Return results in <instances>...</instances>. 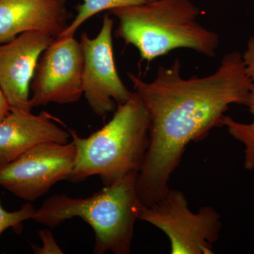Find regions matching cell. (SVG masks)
<instances>
[{
  "label": "cell",
  "instance_id": "12",
  "mask_svg": "<svg viewBox=\"0 0 254 254\" xmlns=\"http://www.w3.org/2000/svg\"><path fill=\"white\" fill-rule=\"evenodd\" d=\"M152 1L153 0H83V3L76 6V16L59 37L74 36L83 23L102 11L145 4Z\"/></svg>",
  "mask_w": 254,
  "mask_h": 254
},
{
  "label": "cell",
  "instance_id": "4",
  "mask_svg": "<svg viewBox=\"0 0 254 254\" xmlns=\"http://www.w3.org/2000/svg\"><path fill=\"white\" fill-rule=\"evenodd\" d=\"M138 174H128L87 198L50 196L35 210L32 220L53 229L81 218L94 232L93 253L131 254L135 223L143 206L136 190Z\"/></svg>",
  "mask_w": 254,
  "mask_h": 254
},
{
  "label": "cell",
  "instance_id": "11",
  "mask_svg": "<svg viewBox=\"0 0 254 254\" xmlns=\"http://www.w3.org/2000/svg\"><path fill=\"white\" fill-rule=\"evenodd\" d=\"M68 19L66 0H0V45L31 31L57 38Z\"/></svg>",
  "mask_w": 254,
  "mask_h": 254
},
{
  "label": "cell",
  "instance_id": "9",
  "mask_svg": "<svg viewBox=\"0 0 254 254\" xmlns=\"http://www.w3.org/2000/svg\"><path fill=\"white\" fill-rule=\"evenodd\" d=\"M55 38L25 32L0 45V88L11 109L31 111L30 88L40 58Z\"/></svg>",
  "mask_w": 254,
  "mask_h": 254
},
{
  "label": "cell",
  "instance_id": "10",
  "mask_svg": "<svg viewBox=\"0 0 254 254\" xmlns=\"http://www.w3.org/2000/svg\"><path fill=\"white\" fill-rule=\"evenodd\" d=\"M57 119L47 112L11 109L0 122V168L7 165L33 147L46 142L66 143L71 138Z\"/></svg>",
  "mask_w": 254,
  "mask_h": 254
},
{
  "label": "cell",
  "instance_id": "6",
  "mask_svg": "<svg viewBox=\"0 0 254 254\" xmlns=\"http://www.w3.org/2000/svg\"><path fill=\"white\" fill-rule=\"evenodd\" d=\"M76 155L73 141L40 143L0 168V186L21 199L36 201L58 182L68 180Z\"/></svg>",
  "mask_w": 254,
  "mask_h": 254
},
{
  "label": "cell",
  "instance_id": "5",
  "mask_svg": "<svg viewBox=\"0 0 254 254\" xmlns=\"http://www.w3.org/2000/svg\"><path fill=\"white\" fill-rule=\"evenodd\" d=\"M138 220L160 229L170 241L172 254H213L221 230L220 215L212 206L198 213L189 207L182 191L170 190L154 204L143 205Z\"/></svg>",
  "mask_w": 254,
  "mask_h": 254
},
{
  "label": "cell",
  "instance_id": "8",
  "mask_svg": "<svg viewBox=\"0 0 254 254\" xmlns=\"http://www.w3.org/2000/svg\"><path fill=\"white\" fill-rule=\"evenodd\" d=\"M83 66L81 43L74 36L55 38L40 58L32 80V107L78 102L83 95Z\"/></svg>",
  "mask_w": 254,
  "mask_h": 254
},
{
  "label": "cell",
  "instance_id": "14",
  "mask_svg": "<svg viewBox=\"0 0 254 254\" xmlns=\"http://www.w3.org/2000/svg\"><path fill=\"white\" fill-rule=\"evenodd\" d=\"M35 210L31 203H27L18 210L7 211L0 203V235L8 229H12L16 233H21L23 222L32 219Z\"/></svg>",
  "mask_w": 254,
  "mask_h": 254
},
{
  "label": "cell",
  "instance_id": "1",
  "mask_svg": "<svg viewBox=\"0 0 254 254\" xmlns=\"http://www.w3.org/2000/svg\"><path fill=\"white\" fill-rule=\"evenodd\" d=\"M181 68L177 58L169 67L159 66L150 82L128 73L149 114V143L136 179L137 193L145 206L168 193L172 175L190 142L223 127L230 105L248 106L254 82L239 52L227 53L216 71L203 77L183 78Z\"/></svg>",
  "mask_w": 254,
  "mask_h": 254
},
{
  "label": "cell",
  "instance_id": "2",
  "mask_svg": "<svg viewBox=\"0 0 254 254\" xmlns=\"http://www.w3.org/2000/svg\"><path fill=\"white\" fill-rule=\"evenodd\" d=\"M110 13L119 21L116 38L134 46L148 63L180 48L216 56L218 34L197 21L202 11L190 0H153Z\"/></svg>",
  "mask_w": 254,
  "mask_h": 254
},
{
  "label": "cell",
  "instance_id": "16",
  "mask_svg": "<svg viewBox=\"0 0 254 254\" xmlns=\"http://www.w3.org/2000/svg\"><path fill=\"white\" fill-rule=\"evenodd\" d=\"M242 55L247 75L254 83V37L249 40L247 49Z\"/></svg>",
  "mask_w": 254,
  "mask_h": 254
},
{
  "label": "cell",
  "instance_id": "17",
  "mask_svg": "<svg viewBox=\"0 0 254 254\" xmlns=\"http://www.w3.org/2000/svg\"><path fill=\"white\" fill-rule=\"evenodd\" d=\"M11 110V107H10L4 93L0 88V122L4 120L9 115Z\"/></svg>",
  "mask_w": 254,
  "mask_h": 254
},
{
  "label": "cell",
  "instance_id": "3",
  "mask_svg": "<svg viewBox=\"0 0 254 254\" xmlns=\"http://www.w3.org/2000/svg\"><path fill=\"white\" fill-rule=\"evenodd\" d=\"M113 113V118L91 136L81 137L68 129L76 155L68 181L78 183L97 175L108 186L128 174L139 173L149 143L148 110L133 91Z\"/></svg>",
  "mask_w": 254,
  "mask_h": 254
},
{
  "label": "cell",
  "instance_id": "7",
  "mask_svg": "<svg viewBox=\"0 0 254 254\" xmlns=\"http://www.w3.org/2000/svg\"><path fill=\"white\" fill-rule=\"evenodd\" d=\"M113 26V18L105 14L97 36L92 38L83 33L80 41L83 57V95L92 111L101 118L114 113L133 93L122 81L115 65Z\"/></svg>",
  "mask_w": 254,
  "mask_h": 254
},
{
  "label": "cell",
  "instance_id": "15",
  "mask_svg": "<svg viewBox=\"0 0 254 254\" xmlns=\"http://www.w3.org/2000/svg\"><path fill=\"white\" fill-rule=\"evenodd\" d=\"M38 237L42 241V247L33 245L35 254H64L56 241H55L53 232L48 230H41L38 232Z\"/></svg>",
  "mask_w": 254,
  "mask_h": 254
},
{
  "label": "cell",
  "instance_id": "13",
  "mask_svg": "<svg viewBox=\"0 0 254 254\" xmlns=\"http://www.w3.org/2000/svg\"><path fill=\"white\" fill-rule=\"evenodd\" d=\"M254 121L250 124L241 123L225 115L222 121L223 127L235 139L243 143L245 147V168L254 170V83L252 85L248 104Z\"/></svg>",
  "mask_w": 254,
  "mask_h": 254
}]
</instances>
